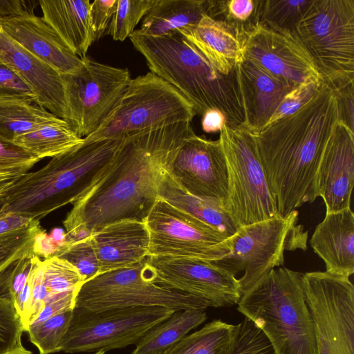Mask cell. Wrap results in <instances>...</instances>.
Returning <instances> with one entry per match:
<instances>
[{
	"label": "cell",
	"mask_w": 354,
	"mask_h": 354,
	"mask_svg": "<svg viewBox=\"0 0 354 354\" xmlns=\"http://www.w3.org/2000/svg\"><path fill=\"white\" fill-rule=\"evenodd\" d=\"M194 133L192 122H184L126 136L107 169L73 204L63 221L65 241L122 220L145 222L162 176Z\"/></svg>",
	"instance_id": "1"
},
{
	"label": "cell",
	"mask_w": 354,
	"mask_h": 354,
	"mask_svg": "<svg viewBox=\"0 0 354 354\" xmlns=\"http://www.w3.org/2000/svg\"><path fill=\"white\" fill-rule=\"evenodd\" d=\"M337 121L335 92L323 82L300 110L254 134L278 215L285 216L318 197V167Z\"/></svg>",
	"instance_id": "2"
},
{
	"label": "cell",
	"mask_w": 354,
	"mask_h": 354,
	"mask_svg": "<svg viewBox=\"0 0 354 354\" xmlns=\"http://www.w3.org/2000/svg\"><path fill=\"white\" fill-rule=\"evenodd\" d=\"M129 39L145 58L150 71L178 90L203 115L221 111L226 125L242 127L244 111L236 72L223 75L179 32L152 37L136 30Z\"/></svg>",
	"instance_id": "3"
},
{
	"label": "cell",
	"mask_w": 354,
	"mask_h": 354,
	"mask_svg": "<svg viewBox=\"0 0 354 354\" xmlns=\"http://www.w3.org/2000/svg\"><path fill=\"white\" fill-rule=\"evenodd\" d=\"M124 137L84 140L52 158L40 169L23 174L0 198V214H19L39 221L63 206L73 204L107 169Z\"/></svg>",
	"instance_id": "4"
},
{
	"label": "cell",
	"mask_w": 354,
	"mask_h": 354,
	"mask_svg": "<svg viewBox=\"0 0 354 354\" xmlns=\"http://www.w3.org/2000/svg\"><path fill=\"white\" fill-rule=\"evenodd\" d=\"M302 273L271 270L243 293L237 309L267 337L275 354H317Z\"/></svg>",
	"instance_id": "5"
},
{
	"label": "cell",
	"mask_w": 354,
	"mask_h": 354,
	"mask_svg": "<svg viewBox=\"0 0 354 354\" xmlns=\"http://www.w3.org/2000/svg\"><path fill=\"white\" fill-rule=\"evenodd\" d=\"M296 33L324 83L334 91L354 83V0H313Z\"/></svg>",
	"instance_id": "6"
},
{
	"label": "cell",
	"mask_w": 354,
	"mask_h": 354,
	"mask_svg": "<svg viewBox=\"0 0 354 354\" xmlns=\"http://www.w3.org/2000/svg\"><path fill=\"white\" fill-rule=\"evenodd\" d=\"M196 111L173 86L153 74L131 80L115 111L85 142L120 139L145 130L192 122Z\"/></svg>",
	"instance_id": "7"
},
{
	"label": "cell",
	"mask_w": 354,
	"mask_h": 354,
	"mask_svg": "<svg viewBox=\"0 0 354 354\" xmlns=\"http://www.w3.org/2000/svg\"><path fill=\"white\" fill-rule=\"evenodd\" d=\"M297 210L239 227L230 253L212 261L239 279L241 295L271 270L284 263L285 251L306 250L308 234L298 224Z\"/></svg>",
	"instance_id": "8"
},
{
	"label": "cell",
	"mask_w": 354,
	"mask_h": 354,
	"mask_svg": "<svg viewBox=\"0 0 354 354\" xmlns=\"http://www.w3.org/2000/svg\"><path fill=\"white\" fill-rule=\"evenodd\" d=\"M225 158L228 185L224 208L237 228L277 215L254 134L226 124L218 138Z\"/></svg>",
	"instance_id": "9"
},
{
	"label": "cell",
	"mask_w": 354,
	"mask_h": 354,
	"mask_svg": "<svg viewBox=\"0 0 354 354\" xmlns=\"http://www.w3.org/2000/svg\"><path fill=\"white\" fill-rule=\"evenodd\" d=\"M146 259L129 268L100 273L78 288L74 308L90 310L131 307H162L174 310L206 309L199 297L150 281L145 274Z\"/></svg>",
	"instance_id": "10"
},
{
	"label": "cell",
	"mask_w": 354,
	"mask_h": 354,
	"mask_svg": "<svg viewBox=\"0 0 354 354\" xmlns=\"http://www.w3.org/2000/svg\"><path fill=\"white\" fill-rule=\"evenodd\" d=\"M176 310L162 307H131L102 310L73 308L59 351L106 352L136 344L153 326Z\"/></svg>",
	"instance_id": "11"
},
{
	"label": "cell",
	"mask_w": 354,
	"mask_h": 354,
	"mask_svg": "<svg viewBox=\"0 0 354 354\" xmlns=\"http://www.w3.org/2000/svg\"><path fill=\"white\" fill-rule=\"evenodd\" d=\"M76 73L61 74L68 109L66 122L84 138L107 120L118 106L131 80L127 68L84 58Z\"/></svg>",
	"instance_id": "12"
},
{
	"label": "cell",
	"mask_w": 354,
	"mask_h": 354,
	"mask_svg": "<svg viewBox=\"0 0 354 354\" xmlns=\"http://www.w3.org/2000/svg\"><path fill=\"white\" fill-rule=\"evenodd\" d=\"M317 354H354V287L349 277L326 271L302 274Z\"/></svg>",
	"instance_id": "13"
},
{
	"label": "cell",
	"mask_w": 354,
	"mask_h": 354,
	"mask_svg": "<svg viewBox=\"0 0 354 354\" xmlns=\"http://www.w3.org/2000/svg\"><path fill=\"white\" fill-rule=\"evenodd\" d=\"M148 257L216 261L230 252L231 237L167 202L158 199L146 218Z\"/></svg>",
	"instance_id": "14"
},
{
	"label": "cell",
	"mask_w": 354,
	"mask_h": 354,
	"mask_svg": "<svg viewBox=\"0 0 354 354\" xmlns=\"http://www.w3.org/2000/svg\"><path fill=\"white\" fill-rule=\"evenodd\" d=\"M145 274L153 283L199 297L210 307H230L241 297L238 279L212 261L151 256Z\"/></svg>",
	"instance_id": "15"
},
{
	"label": "cell",
	"mask_w": 354,
	"mask_h": 354,
	"mask_svg": "<svg viewBox=\"0 0 354 354\" xmlns=\"http://www.w3.org/2000/svg\"><path fill=\"white\" fill-rule=\"evenodd\" d=\"M244 57L286 86L323 82L297 33L273 30L257 23L241 37Z\"/></svg>",
	"instance_id": "16"
},
{
	"label": "cell",
	"mask_w": 354,
	"mask_h": 354,
	"mask_svg": "<svg viewBox=\"0 0 354 354\" xmlns=\"http://www.w3.org/2000/svg\"><path fill=\"white\" fill-rule=\"evenodd\" d=\"M167 171L188 193L224 204L228 176L219 140H208L194 133L180 147Z\"/></svg>",
	"instance_id": "17"
},
{
	"label": "cell",
	"mask_w": 354,
	"mask_h": 354,
	"mask_svg": "<svg viewBox=\"0 0 354 354\" xmlns=\"http://www.w3.org/2000/svg\"><path fill=\"white\" fill-rule=\"evenodd\" d=\"M354 184V133L337 121L325 146L317 174L318 196L326 214L348 208Z\"/></svg>",
	"instance_id": "18"
},
{
	"label": "cell",
	"mask_w": 354,
	"mask_h": 354,
	"mask_svg": "<svg viewBox=\"0 0 354 354\" xmlns=\"http://www.w3.org/2000/svg\"><path fill=\"white\" fill-rule=\"evenodd\" d=\"M0 31L29 53L61 74H71L84 65L42 17L28 12L0 19Z\"/></svg>",
	"instance_id": "19"
},
{
	"label": "cell",
	"mask_w": 354,
	"mask_h": 354,
	"mask_svg": "<svg viewBox=\"0 0 354 354\" xmlns=\"http://www.w3.org/2000/svg\"><path fill=\"white\" fill-rule=\"evenodd\" d=\"M0 59L11 68L36 97V104L66 122L68 109L60 74L0 31Z\"/></svg>",
	"instance_id": "20"
},
{
	"label": "cell",
	"mask_w": 354,
	"mask_h": 354,
	"mask_svg": "<svg viewBox=\"0 0 354 354\" xmlns=\"http://www.w3.org/2000/svg\"><path fill=\"white\" fill-rule=\"evenodd\" d=\"M236 72L245 117L242 127L257 134L292 88L245 57L236 66Z\"/></svg>",
	"instance_id": "21"
},
{
	"label": "cell",
	"mask_w": 354,
	"mask_h": 354,
	"mask_svg": "<svg viewBox=\"0 0 354 354\" xmlns=\"http://www.w3.org/2000/svg\"><path fill=\"white\" fill-rule=\"evenodd\" d=\"M91 238L98 274L131 267L148 257L149 235L145 222L117 221L91 234Z\"/></svg>",
	"instance_id": "22"
},
{
	"label": "cell",
	"mask_w": 354,
	"mask_h": 354,
	"mask_svg": "<svg viewBox=\"0 0 354 354\" xmlns=\"http://www.w3.org/2000/svg\"><path fill=\"white\" fill-rule=\"evenodd\" d=\"M326 272L349 277L354 273V214L350 207L326 214L310 240Z\"/></svg>",
	"instance_id": "23"
},
{
	"label": "cell",
	"mask_w": 354,
	"mask_h": 354,
	"mask_svg": "<svg viewBox=\"0 0 354 354\" xmlns=\"http://www.w3.org/2000/svg\"><path fill=\"white\" fill-rule=\"evenodd\" d=\"M220 73H235L244 59L242 42L230 25L205 15L198 24L178 30Z\"/></svg>",
	"instance_id": "24"
},
{
	"label": "cell",
	"mask_w": 354,
	"mask_h": 354,
	"mask_svg": "<svg viewBox=\"0 0 354 354\" xmlns=\"http://www.w3.org/2000/svg\"><path fill=\"white\" fill-rule=\"evenodd\" d=\"M45 21L79 57H86L96 40L91 17L89 0H40Z\"/></svg>",
	"instance_id": "25"
},
{
	"label": "cell",
	"mask_w": 354,
	"mask_h": 354,
	"mask_svg": "<svg viewBox=\"0 0 354 354\" xmlns=\"http://www.w3.org/2000/svg\"><path fill=\"white\" fill-rule=\"evenodd\" d=\"M158 195V199L167 202L229 237L238 229L221 202L201 198L188 193L167 170L159 183Z\"/></svg>",
	"instance_id": "26"
},
{
	"label": "cell",
	"mask_w": 354,
	"mask_h": 354,
	"mask_svg": "<svg viewBox=\"0 0 354 354\" xmlns=\"http://www.w3.org/2000/svg\"><path fill=\"white\" fill-rule=\"evenodd\" d=\"M207 12V0H156L135 30L147 36L168 35L198 24Z\"/></svg>",
	"instance_id": "27"
},
{
	"label": "cell",
	"mask_w": 354,
	"mask_h": 354,
	"mask_svg": "<svg viewBox=\"0 0 354 354\" xmlns=\"http://www.w3.org/2000/svg\"><path fill=\"white\" fill-rule=\"evenodd\" d=\"M206 309H187L174 313L151 328L136 344L131 354H160L180 340L207 318Z\"/></svg>",
	"instance_id": "28"
},
{
	"label": "cell",
	"mask_w": 354,
	"mask_h": 354,
	"mask_svg": "<svg viewBox=\"0 0 354 354\" xmlns=\"http://www.w3.org/2000/svg\"><path fill=\"white\" fill-rule=\"evenodd\" d=\"M13 142L39 159L54 158L82 144L79 137L61 118L16 137Z\"/></svg>",
	"instance_id": "29"
},
{
	"label": "cell",
	"mask_w": 354,
	"mask_h": 354,
	"mask_svg": "<svg viewBox=\"0 0 354 354\" xmlns=\"http://www.w3.org/2000/svg\"><path fill=\"white\" fill-rule=\"evenodd\" d=\"M236 325L214 319L160 354H232Z\"/></svg>",
	"instance_id": "30"
},
{
	"label": "cell",
	"mask_w": 354,
	"mask_h": 354,
	"mask_svg": "<svg viewBox=\"0 0 354 354\" xmlns=\"http://www.w3.org/2000/svg\"><path fill=\"white\" fill-rule=\"evenodd\" d=\"M57 118L35 103L0 95V138L5 140L13 142L16 137Z\"/></svg>",
	"instance_id": "31"
},
{
	"label": "cell",
	"mask_w": 354,
	"mask_h": 354,
	"mask_svg": "<svg viewBox=\"0 0 354 354\" xmlns=\"http://www.w3.org/2000/svg\"><path fill=\"white\" fill-rule=\"evenodd\" d=\"M313 0H259L258 23L281 32L296 33Z\"/></svg>",
	"instance_id": "32"
},
{
	"label": "cell",
	"mask_w": 354,
	"mask_h": 354,
	"mask_svg": "<svg viewBox=\"0 0 354 354\" xmlns=\"http://www.w3.org/2000/svg\"><path fill=\"white\" fill-rule=\"evenodd\" d=\"M73 309L55 315L48 319L28 327L30 341L40 354L59 352L61 341L68 328Z\"/></svg>",
	"instance_id": "33"
},
{
	"label": "cell",
	"mask_w": 354,
	"mask_h": 354,
	"mask_svg": "<svg viewBox=\"0 0 354 354\" xmlns=\"http://www.w3.org/2000/svg\"><path fill=\"white\" fill-rule=\"evenodd\" d=\"M156 0H118L116 10L106 34L115 41H123L154 4Z\"/></svg>",
	"instance_id": "34"
},
{
	"label": "cell",
	"mask_w": 354,
	"mask_h": 354,
	"mask_svg": "<svg viewBox=\"0 0 354 354\" xmlns=\"http://www.w3.org/2000/svg\"><path fill=\"white\" fill-rule=\"evenodd\" d=\"M44 284L49 295L77 291L84 282L79 271L68 261L57 257L45 259L41 263Z\"/></svg>",
	"instance_id": "35"
},
{
	"label": "cell",
	"mask_w": 354,
	"mask_h": 354,
	"mask_svg": "<svg viewBox=\"0 0 354 354\" xmlns=\"http://www.w3.org/2000/svg\"><path fill=\"white\" fill-rule=\"evenodd\" d=\"M55 257L71 263L79 271L84 281L99 273V263L91 234L68 241H64L58 248Z\"/></svg>",
	"instance_id": "36"
},
{
	"label": "cell",
	"mask_w": 354,
	"mask_h": 354,
	"mask_svg": "<svg viewBox=\"0 0 354 354\" xmlns=\"http://www.w3.org/2000/svg\"><path fill=\"white\" fill-rule=\"evenodd\" d=\"M42 230L37 224L0 236V272L18 259L36 255L35 239Z\"/></svg>",
	"instance_id": "37"
},
{
	"label": "cell",
	"mask_w": 354,
	"mask_h": 354,
	"mask_svg": "<svg viewBox=\"0 0 354 354\" xmlns=\"http://www.w3.org/2000/svg\"><path fill=\"white\" fill-rule=\"evenodd\" d=\"M39 259L37 255L21 258L2 270L0 272V297L14 304Z\"/></svg>",
	"instance_id": "38"
},
{
	"label": "cell",
	"mask_w": 354,
	"mask_h": 354,
	"mask_svg": "<svg viewBox=\"0 0 354 354\" xmlns=\"http://www.w3.org/2000/svg\"><path fill=\"white\" fill-rule=\"evenodd\" d=\"M23 332H25L24 325L14 304L0 297V354L22 347Z\"/></svg>",
	"instance_id": "39"
},
{
	"label": "cell",
	"mask_w": 354,
	"mask_h": 354,
	"mask_svg": "<svg viewBox=\"0 0 354 354\" xmlns=\"http://www.w3.org/2000/svg\"><path fill=\"white\" fill-rule=\"evenodd\" d=\"M232 354H275L264 334L248 318L236 325Z\"/></svg>",
	"instance_id": "40"
},
{
	"label": "cell",
	"mask_w": 354,
	"mask_h": 354,
	"mask_svg": "<svg viewBox=\"0 0 354 354\" xmlns=\"http://www.w3.org/2000/svg\"><path fill=\"white\" fill-rule=\"evenodd\" d=\"M322 83L323 82H308L292 88L283 97L266 127L300 110L317 93Z\"/></svg>",
	"instance_id": "41"
},
{
	"label": "cell",
	"mask_w": 354,
	"mask_h": 354,
	"mask_svg": "<svg viewBox=\"0 0 354 354\" xmlns=\"http://www.w3.org/2000/svg\"><path fill=\"white\" fill-rule=\"evenodd\" d=\"M39 160L13 142L0 138V172L26 174Z\"/></svg>",
	"instance_id": "42"
},
{
	"label": "cell",
	"mask_w": 354,
	"mask_h": 354,
	"mask_svg": "<svg viewBox=\"0 0 354 354\" xmlns=\"http://www.w3.org/2000/svg\"><path fill=\"white\" fill-rule=\"evenodd\" d=\"M0 95L37 102L36 97L20 77L0 59Z\"/></svg>",
	"instance_id": "43"
},
{
	"label": "cell",
	"mask_w": 354,
	"mask_h": 354,
	"mask_svg": "<svg viewBox=\"0 0 354 354\" xmlns=\"http://www.w3.org/2000/svg\"><path fill=\"white\" fill-rule=\"evenodd\" d=\"M76 292L77 291H68L48 296L41 310L30 326L38 324L55 315L73 309Z\"/></svg>",
	"instance_id": "44"
},
{
	"label": "cell",
	"mask_w": 354,
	"mask_h": 354,
	"mask_svg": "<svg viewBox=\"0 0 354 354\" xmlns=\"http://www.w3.org/2000/svg\"><path fill=\"white\" fill-rule=\"evenodd\" d=\"M118 0H95L91 3L90 17L96 39L102 37L116 10Z\"/></svg>",
	"instance_id": "45"
},
{
	"label": "cell",
	"mask_w": 354,
	"mask_h": 354,
	"mask_svg": "<svg viewBox=\"0 0 354 354\" xmlns=\"http://www.w3.org/2000/svg\"><path fill=\"white\" fill-rule=\"evenodd\" d=\"M354 83L334 91L335 92L337 107L338 121L344 122L354 133Z\"/></svg>",
	"instance_id": "46"
},
{
	"label": "cell",
	"mask_w": 354,
	"mask_h": 354,
	"mask_svg": "<svg viewBox=\"0 0 354 354\" xmlns=\"http://www.w3.org/2000/svg\"><path fill=\"white\" fill-rule=\"evenodd\" d=\"M39 224V220L15 213L0 214V236Z\"/></svg>",
	"instance_id": "47"
},
{
	"label": "cell",
	"mask_w": 354,
	"mask_h": 354,
	"mask_svg": "<svg viewBox=\"0 0 354 354\" xmlns=\"http://www.w3.org/2000/svg\"><path fill=\"white\" fill-rule=\"evenodd\" d=\"M226 124L224 114L217 109H209L202 115L201 126L206 133H216Z\"/></svg>",
	"instance_id": "48"
},
{
	"label": "cell",
	"mask_w": 354,
	"mask_h": 354,
	"mask_svg": "<svg viewBox=\"0 0 354 354\" xmlns=\"http://www.w3.org/2000/svg\"><path fill=\"white\" fill-rule=\"evenodd\" d=\"M28 3L21 0H0V19L33 12L32 6H27Z\"/></svg>",
	"instance_id": "49"
},
{
	"label": "cell",
	"mask_w": 354,
	"mask_h": 354,
	"mask_svg": "<svg viewBox=\"0 0 354 354\" xmlns=\"http://www.w3.org/2000/svg\"><path fill=\"white\" fill-rule=\"evenodd\" d=\"M23 174L17 171L0 172V198L6 194Z\"/></svg>",
	"instance_id": "50"
},
{
	"label": "cell",
	"mask_w": 354,
	"mask_h": 354,
	"mask_svg": "<svg viewBox=\"0 0 354 354\" xmlns=\"http://www.w3.org/2000/svg\"><path fill=\"white\" fill-rule=\"evenodd\" d=\"M6 354H32V353L27 349H26L24 346L18 348V349H16V350H14L10 353H8ZM94 354H105L104 352H102V351H97V352H95Z\"/></svg>",
	"instance_id": "51"
}]
</instances>
